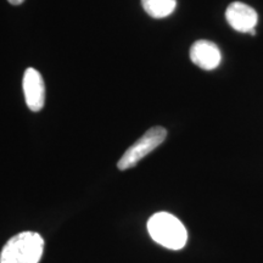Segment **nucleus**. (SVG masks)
I'll return each mask as SVG.
<instances>
[{
	"label": "nucleus",
	"mask_w": 263,
	"mask_h": 263,
	"mask_svg": "<svg viewBox=\"0 0 263 263\" xmlns=\"http://www.w3.org/2000/svg\"><path fill=\"white\" fill-rule=\"evenodd\" d=\"M147 232L154 241L170 250L183 249L188 240L185 227L168 212H157L151 216L147 221Z\"/></svg>",
	"instance_id": "2"
},
{
	"label": "nucleus",
	"mask_w": 263,
	"mask_h": 263,
	"mask_svg": "<svg viewBox=\"0 0 263 263\" xmlns=\"http://www.w3.org/2000/svg\"><path fill=\"white\" fill-rule=\"evenodd\" d=\"M190 60L205 71L215 70L221 64V50L215 43L197 41L190 48Z\"/></svg>",
	"instance_id": "6"
},
{
	"label": "nucleus",
	"mask_w": 263,
	"mask_h": 263,
	"mask_svg": "<svg viewBox=\"0 0 263 263\" xmlns=\"http://www.w3.org/2000/svg\"><path fill=\"white\" fill-rule=\"evenodd\" d=\"M167 137V130L163 127H153L139 138L136 143L128 149L117 162L118 170L126 171L137 166L140 160L153 153L156 147L163 143Z\"/></svg>",
	"instance_id": "3"
},
{
	"label": "nucleus",
	"mask_w": 263,
	"mask_h": 263,
	"mask_svg": "<svg viewBox=\"0 0 263 263\" xmlns=\"http://www.w3.org/2000/svg\"><path fill=\"white\" fill-rule=\"evenodd\" d=\"M226 18L230 27L241 33H250L257 25V12L244 3H232L226 11Z\"/></svg>",
	"instance_id": "5"
},
{
	"label": "nucleus",
	"mask_w": 263,
	"mask_h": 263,
	"mask_svg": "<svg viewBox=\"0 0 263 263\" xmlns=\"http://www.w3.org/2000/svg\"><path fill=\"white\" fill-rule=\"evenodd\" d=\"M44 239L39 233L21 232L9 239L0 254V263H39Z\"/></svg>",
	"instance_id": "1"
},
{
	"label": "nucleus",
	"mask_w": 263,
	"mask_h": 263,
	"mask_svg": "<svg viewBox=\"0 0 263 263\" xmlns=\"http://www.w3.org/2000/svg\"><path fill=\"white\" fill-rule=\"evenodd\" d=\"M141 5L151 17L163 18L176 10L177 0H141Z\"/></svg>",
	"instance_id": "7"
},
{
	"label": "nucleus",
	"mask_w": 263,
	"mask_h": 263,
	"mask_svg": "<svg viewBox=\"0 0 263 263\" xmlns=\"http://www.w3.org/2000/svg\"><path fill=\"white\" fill-rule=\"evenodd\" d=\"M11 5H21L25 0H8Z\"/></svg>",
	"instance_id": "8"
},
{
	"label": "nucleus",
	"mask_w": 263,
	"mask_h": 263,
	"mask_svg": "<svg viewBox=\"0 0 263 263\" xmlns=\"http://www.w3.org/2000/svg\"><path fill=\"white\" fill-rule=\"evenodd\" d=\"M26 104L33 112L41 111L45 103V84L42 74L35 68L29 67L25 71L22 81Z\"/></svg>",
	"instance_id": "4"
}]
</instances>
